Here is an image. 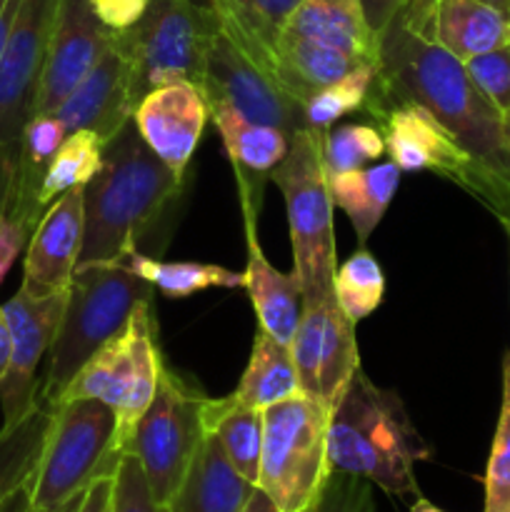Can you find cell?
Wrapping results in <instances>:
<instances>
[{
  "instance_id": "6da1fadb",
  "label": "cell",
  "mask_w": 510,
  "mask_h": 512,
  "mask_svg": "<svg viewBox=\"0 0 510 512\" xmlns=\"http://www.w3.org/2000/svg\"><path fill=\"white\" fill-rule=\"evenodd\" d=\"M393 100L423 105L468 150L495 193V215L510 218V140L505 118L455 55L410 28L403 13L378 35V73L363 113Z\"/></svg>"
},
{
  "instance_id": "7a4b0ae2",
  "label": "cell",
  "mask_w": 510,
  "mask_h": 512,
  "mask_svg": "<svg viewBox=\"0 0 510 512\" xmlns=\"http://www.w3.org/2000/svg\"><path fill=\"white\" fill-rule=\"evenodd\" d=\"M183 183L148 148L133 120L125 123L105 143L103 165L85 185V238L78 265L110 263L138 250L155 220L175 203Z\"/></svg>"
},
{
  "instance_id": "3957f363",
  "label": "cell",
  "mask_w": 510,
  "mask_h": 512,
  "mask_svg": "<svg viewBox=\"0 0 510 512\" xmlns=\"http://www.w3.org/2000/svg\"><path fill=\"white\" fill-rule=\"evenodd\" d=\"M328 458L333 473L363 478L388 495H418L415 465L433 453L410 423L400 395L358 368L330 410Z\"/></svg>"
},
{
  "instance_id": "277c9868",
  "label": "cell",
  "mask_w": 510,
  "mask_h": 512,
  "mask_svg": "<svg viewBox=\"0 0 510 512\" xmlns=\"http://www.w3.org/2000/svg\"><path fill=\"white\" fill-rule=\"evenodd\" d=\"M153 293V285L120 260L78 265L50 345V368L38 398L55 408L78 370L128 325L138 305L153 303Z\"/></svg>"
},
{
  "instance_id": "5b68a950",
  "label": "cell",
  "mask_w": 510,
  "mask_h": 512,
  "mask_svg": "<svg viewBox=\"0 0 510 512\" xmlns=\"http://www.w3.org/2000/svg\"><path fill=\"white\" fill-rule=\"evenodd\" d=\"M220 30L213 0H150L135 25L115 33V43L133 68L135 100L170 83L203 90L208 53Z\"/></svg>"
},
{
  "instance_id": "8992f818",
  "label": "cell",
  "mask_w": 510,
  "mask_h": 512,
  "mask_svg": "<svg viewBox=\"0 0 510 512\" xmlns=\"http://www.w3.org/2000/svg\"><path fill=\"white\" fill-rule=\"evenodd\" d=\"M323 135L315 130L295 133L290 138L288 155L270 173L285 200L290 245H293V275L303 293V305L330 298L335 270H338L333 200L320 158Z\"/></svg>"
},
{
  "instance_id": "52a82bcc",
  "label": "cell",
  "mask_w": 510,
  "mask_h": 512,
  "mask_svg": "<svg viewBox=\"0 0 510 512\" xmlns=\"http://www.w3.org/2000/svg\"><path fill=\"white\" fill-rule=\"evenodd\" d=\"M118 418L95 398H75L53 408L43 455L33 475L30 512H58L83 495L95 478L113 475Z\"/></svg>"
},
{
  "instance_id": "ba28073f",
  "label": "cell",
  "mask_w": 510,
  "mask_h": 512,
  "mask_svg": "<svg viewBox=\"0 0 510 512\" xmlns=\"http://www.w3.org/2000/svg\"><path fill=\"white\" fill-rule=\"evenodd\" d=\"M330 410L298 393L263 410L258 488L280 512H303L330 478Z\"/></svg>"
},
{
  "instance_id": "9c48e42d",
  "label": "cell",
  "mask_w": 510,
  "mask_h": 512,
  "mask_svg": "<svg viewBox=\"0 0 510 512\" xmlns=\"http://www.w3.org/2000/svg\"><path fill=\"white\" fill-rule=\"evenodd\" d=\"M150 308L153 303L138 305L128 325L78 370L58 400L65 403L75 398H95L113 408L118 418V435H115L118 453L125 450L135 423L153 400L163 368L155 345Z\"/></svg>"
},
{
  "instance_id": "30bf717a",
  "label": "cell",
  "mask_w": 510,
  "mask_h": 512,
  "mask_svg": "<svg viewBox=\"0 0 510 512\" xmlns=\"http://www.w3.org/2000/svg\"><path fill=\"white\" fill-rule=\"evenodd\" d=\"M203 400V390L163 363L153 400L125 443L123 453L138 458L150 493L160 505L170 503L203 443Z\"/></svg>"
},
{
  "instance_id": "8fae6325",
  "label": "cell",
  "mask_w": 510,
  "mask_h": 512,
  "mask_svg": "<svg viewBox=\"0 0 510 512\" xmlns=\"http://www.w3.org/2000/svg\"><path fill=\"white\" fill-rule=\"evenodd\" d=\"M368 118L383 133L385 150L403 173L430 170L440 178L458 183L470 195L483 200L490 210H495L493 185L488 183L483 170L423 105L393 100Z\"/></svg>"
},
{
  "instance_id": "7c38bea8",
  "label": "cell",
  "mask_w": 510,
  "mask_h": 512,
  "mask_svg": "<svg viewBox=\"0 0 510 512\" xmlns=\"http://www.w3.org/2000/svg\"><path fill=\"white\" fill-rule=\"evenodd\" d=\"M203 95L208 105H230L253 123L283 130L288 138L310 130L305 105L268 68L245 53L223 23L208 53Z\"/></svg>"
},
{
  "instance_id": "4fadbf2b",
  "label": "cell",
  "mask_w": 510,
  "mask_h": 512,
  "mask_svg": "<svg viewBox=\"0 0 510 512\" xmlns=\"http://www.w3.org/2000/svg\"><path fill=\"white\" fill-rule=\"evenodd\" d=\"M300 393L333 410L360 368L355 323L340 310L335 293L303 305L298 330L290 340Z\"/></svg>"
},
{
  "instance_id": "5bb4252c",
  "label": "cell",
  "mask_w": 510,
  "mask_h": 512,
  "mask_svg": "<svg viewBox=\"0 0 510 512\" xmlns=\"http://www.w3.org/2000/svg\"><path fill=\"white\" fill-rule=\"evenodd\" d=\"M60 0H18L0 55V145L18 143L35 115L40 78Z\"/></svg>"
},
{
  "instance_id": "9a60e30c",
  "label": "cell",
  "mask_w": 510,
  "mask_h": 512,
  "mask_svg": "<svg viewBox=\"0 0 510 512\" xmlns=\"http://www.w3.org/2000/svg\"><path fill=\"white\" fill-rule=\"evenodd\" d=\"M65 303H68V290L45 298H33L25 290H18L3 305L10 333L8 373L0 383L3 425L18 423L38 403L40 385L35 380V370L53 345Z\"/></svg>"
},
{
  "instance_id": "2e32d148",
  "label": "cell",
  "mask_w": 510,
  "mask_h": 512,
  "mask_svg": "<svg viewBox=\"0 0 510 512\" xmlns=\"http://www.w3.org/2000/svg\"><path fill=\"white\" fill-rule=\"evenodd\" d=\"M113 43L115 30L93 13L88 0H60L35 98V115L53 113L70 90H75V85H80V80L103 60Z\"/></svg>"
},
{
  "instance_id": "e0dca14e",
  "label": "cell",
  "mask_w": 510,
  "mask_h": 512,
  "mask_svg": "<svg viewBox=\"0 0 510 512\" xmlns=\"http://www.w3.org/2000/svg\"><path fill=\"white\" fill-rule=\"evenodd\" d=\"M83 195L85 185H80L55 198L30 235L20 290L33 298H45V295L63 293L70 288L80 253H83Z\"/></svg>"
},
{
  "instance_id": "ac0fdd59",
  "label": "cell",
  "mask_w": 510,
  "mask_h": 512,
  "mask_svg": "<svg viewBox=\"0 0 510 512\" xmlns=\"http://www.w3.org/2000/svg\"><path fill=\"white\" fill-rule=\"evenodd\" d=\"M208 118L210 108L203 90L190 83H170L150 90L133 113L135 128L148 148L183 180Z\"/></svg>"
},
{
  "instance_id": "d6986e66",
  "label": "cell",
  "mask_w": 510,
  "mask_h": 512,
  "mask_svg": "<svg viewBox=\"0 0 510 512\" xmlns=\"http://www.w3.org/2000/svg\"><path fill=\"white\" fill-rule=\"evenodd\" d=\"M138 100L133 93V68L118 43L103 55L98 65L70 90L68 98L53 110L65 133L90 130L103 143H110L133 120Z\"/></svg>"
},
{
  "instance_id": "ffe728a7",
  "label": "cell",
  "mask_w": 510,
  "mask_h": 512,
  "mask_svg": "<svg viewBox=\"0 0 510 512\" xmlns=\"http://www.w3.org/2000/svg\"><path fill=\"white\" fill-rule=\"evenodd\" d=\"M400 13L460 63L510 43L508 15L480 0H410Z\"/></svg>"
},
{
  "instance_id": "44dd1931",
  "label": "cell",
  "mask_w": 510,
  "mask_h": 512,
  "mask_svg": "<svg viewBox=\"0 0 510 512\" xmlns=\"http://www.w3.org/2000/svg\"><path fill=\"white\" fill-rule=\"evenodd\" d=\"M283 35L330 45L363 65L378 63V35L368 25L363 0H303Z\"/></svg>"
},
{
  "instance_id": "7402d4cb",
  "label": "cell",
  "mask_w": 510,
  "mask_h": 512,
  "mask_svg": "<svg viewBox=\"0 0 510 512\" xmlns=\"http://www.w3.org/2000/svg\"><path fill=\"white\" fill-rule=\"evenodd\" d=\"M245 223H248V265L243 275L250 305L258 315L260 330H265L278 343L290 345L303 315V293L293 273H280L263 255L253 233V210H245Z\"/></svg>"
},
{
  "instance_id": "603a6c76",
  "label": "cell",
  "mask_w": 510,
  "mask_h": 512,
  "mask_svg": "<svg viewBox=\"0 0 510 512\" xmlns=\"http://www.w3.org/2000/svg\"><path fill=\"white\" fill-rule=\"evenodd\" d=\"M255 485L240 478L215 435H205L168 512H243Z\"/></svg>"
},
{
  "instance_id": "cb8c5ba5",
  "label": "cell",
  "mask_w": 510,
  "mask_h": 512,
  "mask_svg": "<svg viewBox=\"0 0 510 512\" xmlns=\"http://www.w3.org/2000/svg\"><path fill=\"white\" fill-rule=\"evenodd\" d=\"M200 420L205 435L218 438L235 473L258 488L260 458H263V410L248 408L233 393L225 398L205 395Z\"/></svg>"
},
{
  "instance_id": "d4e9b609",
  "label": "cell",
  "mask_w": 510,
  "mask_h": 512,
  "mask_svg": "<svg viewBox=\"0 0 510 512\" xmlns=\"http://www.w3.org/2000/svg\"><path fill=\"white\" fill-rule=\"evenodd\" d=\"M400 178H403V170H400L393 160L378 163L373 165V168L325 175L333 208H340L348 215L360 245L368 243L370 233H373V230L378 228L380 220H383L385 210H388L395 193H398Z\"/></svg>"
},
{
  "instance_id": "484cf974",
  "label": "cell",
  "mask_w": 510,
  "mask_h": 512,
  "mask_svg": "<svg viewBox=\"0 0 510 512\" xmlns=\"http://www.w3.org/2000/svg\"><path fill=\"white\" fill-rule=\"evenodd\" d=\"M358 63L343 50L330 45L315 43V40L280 35L273 55V75L305 105L310 95L328 88L330 83L340 80L355 70Z\"/></svg>"
},
{
  "instance_id": "4316f807",
  "label": "cell",
  "mask_w": 510,
  "mask_h": 512,
  "mask_svg": "<svg viewBox=\"0 0 510 512\" xmlns=\"http://www.w3.org/2000/svg\"><path fill=\"white\" fill-rule=\"evenodd\" d=\"M300 3L303 0H213L223 28L270 73L275 45Z\"/></svg>"
},
{
  "instance_id": "83f0119b",
  "label": "cell",
  "mask_w": 510,
  "mask_h": 512,
  "mask_svg": "<svg viewBox=\"0 0 510 512\" xmlns=\"http://www.w3.org/2000/svg\"><path fill=\"white\" fill-rule=\"evenodd\" d=\"M208 108L228 158L238 165L240 173L260 178L273 173L275 165H280V160L288 155L290 138L283 130L253 123L225 103H213Z\"/></svg>"
},
{
  "instance_id": "f1b7e54d",
  "label": "cell",
  "mask_w": 510,
  "mask_h": 512,
  "mask_svg": "<svg viewBox=\"0 0 510 512\" xmlns=\"http://www.w3.org/2000/svg\"><path fill=\"white\" fill-rule=\"evenodd\" d=\"M298 393L300 380L298 373H295L290 348L258 328L253 350H250L248 368H245L233 395L248 408L265 410L268 405L288 400Z\"/></svg>"
},
{
  "instance_id": "f546056e",
  "label": "cell",
  "mask_w": 510,
  "mask_h": 512,
  "mask_svg": "<svg viewBox=\"0 0 510 512\" xmlns=\"http://www.w3.org/2000/svg\"><path fill=\"white\" fill-rule=\"evenodd\" d=\"M53 405L38 398L28 415L0 428V505L35 475L48 438Z\"/></svg>"
},
{
  "instance_id": "4dcf8cb0",
  "label": "cell",
  "mask_w": 510,
  "mask_h": 512,
  "mask_svg": "<svg viewBox=\"0 0 510 512\" xmlns=\"http://www.w3.org/2000/svg\"><path fill=\"white\" fill-rule=\"evenodd\" d=\"M120 263L148 280L165 298H188L208 288H245V275L223 265L210 263H163L148 255L130 250L120 255Z\"/></svg>"
},
{
  "instance_id": "1f68e13d",
  "label": "cell",
  "mask_w": 510,
  "mask_h": 512,
  "mask_svg": "<svg viewBox=\"0 0 510 512\" xmlns=\"http://www.w3.org/2000/svg\"><path fill=\"white\" fill-rule=\"evenodd\" d=\"M103 150L105 143L90 130L70 133L45 170L43 185H40L43 208H48L55 198H60L68 190L88 185L103 165Z\"/></svg>"
},
{
  "instance_id": "d6a6232c",
  "label": "cell",
  "mask_w": 510,
  "mask_h": 512,
  "mask_svg": "<svg viewBox=\"0 0 510 512\" xmlns=\"http://www.w3.org/2000/svg\"><path fill=\"white\" fill-rule=\"evenodd\" d=\"M333 293L340 310L355 325L380 308L385 295V275L378 260L365 248L355 250L343 265H338L333 278Z\"/></svg>"
},
{
  "instance_id": "836d02e7",
  "label": "cell",
  "mask_w": 510,
  "mask_h": 512,
  "mask_svg": "<svg viewBox=\"0 0 510 512\" xmlns=\"http://www.w3.org/2000/svg\"><path fill=\"white\" fill-rule=\"evenodd\" d=\"M375 73H378V63L358 65L348 75L330 83L328 88L310 95L305 100L308 128L315 130V133H325L328 128H333L335 120L345 118V115L355 113V110H363L370 98V90H373Z\"/></svg>"
},
{
  "instance_id": "e575fe53",
  "label": "cell",
  "mask_w": 510,
  "mask_h": 512,
  "mask_svg": "<svg viewBox=\"0 0 510 512\" xmlns=\"http://www.w3.org/2000/svg\"><path fill=\"white\" fill-rule=\"evenodd\" d=\"M385 153V140L375 125L365 123H348L338 128H328L323 135V158L325 175L350 173L360 170L370 160H378Z\"/></svg>"
},
{
  "instance_id": "d590c367",
  "label": "cell",
  "mask_w": 510,
  "mask_h": 512,
  "mask_svg": "<svg viewBox=\"0 0 510 512\" xmlns=\"http://www.w3.org/2000/svg\"><path fill=\"white\" fill-rule=\"evenodd\" d=\"M483 485V512H510V355L503 358V398Z\"/></svg>"
},
{
  "instance_id": "8d00e7d4",
  "label": "cell",
  "mask_w": 510,
  "mask_h": 512,
  "mask_svg": "<svg viewBox=\"0 0 510 512\" xmlns=\"http://www.w3.org/2000/svg\"><path fill=\"white\" fill-rule=\"evenodd\" d=\"M465 70H468L470 80L480 88V93L500 110L508 113L510 110V43L500 45V48L488 50L483 55L465 60Z\"/></svg>"
},
{
  "instance_id": "74e56055",
  "label": "cell",
  "mask_w": 510,
  "mask_h": 512,
  "mask_svg": "<svg viewBox=\"0 0 510 512\" xmlns=\"http://www.w3.org/2000/svg\"><path fill=\"white\" fill-rule=\"evenodd\" d=\"M110 512H168L153 498L138 458L123 453L113 473V503Z\"/></svg>"
},
{
  "instance_id": "f35d334b",
  "label": "cell",
  "mask_w": 510,
  "mask_h": 512,
  "mask_svg": "<svg viewBox=\"0 0 510 512\" xmlns=\"http://www.w3.org/2000/svg\"><path fill=\"white\" fill-rule=\"evenodd\" d=\"M303 512H375L373 483L355 475L330 473L318 498Z\"/></svg>"
},
{
  "instance_id": "ab89813d",
  "label": "cell",
  "mask_w": 510,
  "mask_h": 512,
  "mask_svg": "<svg viewBox=\"0 0 510 512\" xmlns=\"http://www.w3.org/2000/svg\"><path fill=\"white\" fill-rule=\"evenodd\" d=\"M33 230H35L33 225L15 218V215L8 213V210L0 215V283H3L10 265L15 263V258H18V255L23 253L25 245L30 243Z\"/></svg>"
},
{
  "instance_id": "60d3db41",
  "label": "cell",
  "mask_w": 510,
  "mask_h": 512,
  "mask_svg": "<svg viewBox=\"0 0 510 512\" xmlns=\"http://www.w3.org/2000/svg\"><path fill=\"white\" fill-rule=\"evenodd\" d=\"M93 13L108 25L110 30H128L148 10L150 0H88Z\"/></svg>"
},
{
  "instance_id": "b9f144b4",
  "label": "cell",
  "mask_w": 510,
  "mask_h": 512,
  "mask_svg": "<svg viewBox=\"0 0 510 512\" xmlns=\"http://www.w3.org/2000/svg\"><path fill=\"white\" fill-rule=\"evenodd\" d=\"M18 153H20V140L18 143L0 145V215L8 210L10 195H13L15 170H18Z\"/></svg>"
},
{
  "instance_id": "7bdbcfd3",
  "label": "cell",
  "mask_w": 510,
  "mask_h": 512,
  "mask_svg": "<svg viewBox=\"0 0 510 512\" xmlns=\"http://www.w3.org/2000/svg\"><path fill=\"white\" fill-rule=\"evenodd\" d=\"M408 3L410 0H363L365 18H368V25L373 28V33H383L390 25V20H393Z\"/></svg>"
},
{
  "instance_id": "ee69618b",
  "label": "cell",
  "mask_w": 510,
  "mask_h": 512,
  "mask_svg": "<svg viewBox=\"0 0 510 512\" xmlns=\"http://www.w3.org/2000/svg\"><path fill=\"white\" fill-rule=\"evenodd\" d=\"M113 503V475H100L85 490L78 512H110Z\"/></svg>"
},
{
  "instance_id": "f6af8a7d",
  "label": "cell",
  "mask_w": 510,
  "mask_h": 512,
  "mask_svg": "<svg viewBox=\"0 0 510 512\" xmlns=\"http://www.w3.org/2000/svg\"><path fill=\"white\" fill-rule=\"evenodd\" d=\"M30 490H33V478L25 485H20V488L0 505V512H30Z\"/></svg>"
},
{
  "instance_id": "bcb514c9",
  "label": "cell",
  "mask_w": 510,
  "mask_h": 512,
  "mask_svg": "<svg viewBox=\"0 0 510 512\" xmlns=\"http://www.w3.org/2000/svg\"><path fill=\"white\" fill-rule=\"evenodd\" d=\"M8 363H10V333H8V323H5L3 308H0V383H3L5 373H8Z\"/></svg>"
},
{
  "instance_id": "7dc6e473",
  "label": "cell",
  "mask_w": 510,
  "mask_h": 512,
  "mask_svg": "<svg viewBox=\"0 0 510 512\" xmlns=\"http://www.w3.org/2000/svg\"><path fill=\"white\" fill-rule=\"evenodd\" d=\"M243 512H280V510H278V505H275L273 500L263 493V490L255 488L253 495H250L248 505L243 508Z\"/></svg>"
},
{
  "instance_id": "c3c4849f",
  "label": "cell",
  "mask_w": 510,
  "mask_h": 512,
  "mask_svg": "<svg viewBox=\"0 0 510 512\" xmlns=\"http://www.w3.org/2000/svg\"><path fill=\"white\" fill-rule=\"evenodd\" d=\"M480 3H485V5H493L495 10H500V13H503V15H508V18H510V0H480Z\"/></svg>"
},
{
  "instance_id": "681fc988",
  "label": "cell",
  "mask_w": 510,
  "mask_h": 512,
  "mask_svg": "<svg viewBox=\"0 0 510 512\" xmlns=\"http://www.w3.org/2000/svg\"><path fill=\"white\" fill-rule=\"evenodd\" d=\"M410 512H445V510L435 508V505L428 503V500H425V498H418V503L413 505V510H410Z\"/></svg>"
},
{
  "instance_id": "f907efd6",
  "label": "cell",
  "mask_w": 510,
  "mask_h": 512,
  "mask_svg": "<svg viewBox=\"0 0 510 512\" xmlns=\"http://www.w3.org/2000/svg\"><path fill=\"white\" fill-rule=\"evenodd\" d=\"M83 495H85V493H83ZM83 495H78V498H75V500H70V503L63 505V508H60L58 512H78L80 503H83Z\"/></svg>"
},
{
  "instance_id": "816d5d0a",
  "label": "cell",
  "mask_w": 510,
  "mask_h": 512,
  "mask_svg": "<svg viewBox=\"0 0 510 512\" xmlns=\"http://www.w3.org/2000/svg\"><path fill=\"white\" fill-rule=\"evenodd\" d=\"M500 225L505 228V235H508V243H510V218H498Z\"/></svg>"
},
{
  "instance_id": "f5cc1de1",
  "label": "cell",
  "mask_w": 510,
  "mask_h": 512,
  "mask_svg": "<svg viewBox=\"0 0 510 512\" xmlns=\"http://www.w3.org/2000/svg\"><path fill=\"white\" fill-rule=\"evenodd\" d=\"M503 118H505V133H508V140H510V110L503 115Z\"/></svg>"
},
{
  "instance_id": "db71d44e",
  "label": "cell",
  "mask_w": 510,
  "mask_h": 512,
  "mask_svg": "<svg viewBox=\"0 0 510 512\" xmlns=\"http://www.w3.org/2000/svg\"><path fill=\"white\" fill-rule=\"evenodd\" d=\"M5 8H8V0H0V18H3Z\"/></svg>"
},
{
  "instance_id": "11a10c76",
  "label": "cell",
  "mask_w": 510,
  "mask_h": 512,
  "mask_svg": "<svg viewBox=\"0 0 510 512\" xmlns=\"http://www.w3.org/2000/svg\"><path fill=\"white\" fill-rule=\"evenodd\" d=\"M508 20H510V18H508Z\"/></svg>"
}]
</instances>
